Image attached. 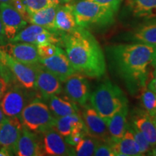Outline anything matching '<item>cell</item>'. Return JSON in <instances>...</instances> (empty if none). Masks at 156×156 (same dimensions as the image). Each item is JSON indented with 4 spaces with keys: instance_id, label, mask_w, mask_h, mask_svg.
<instances>
[{
    "instance_id": "1",
    "label": "cell",
    "mask_w": 156,
    "mask_h": 156,
    "mask_svg": "<svg viewBox=\"0 0 156 156\" xmlns=\"http://www.w3.org/2000/svg\"><path fill=\"white\" fill-rule=\"evenodd\" d=\"M155 46L141 44H119L108 48L114 69L132 94L146 87L147 68Z\"/></svg>"
},
{
    "instance_id": "2",
    "label": "cell",
    "mask_w": 156,
    "mask_h": 156,
    "mask_svg": "<svg viewBox=\"0 0 156 156\" xmlns=\"http://www.w3.org/2000/svg\"><path fill=\"white\" fill-rule=\"evenodd\" d=\"M62 40L66 54L76 73L91 78L104 75V54L96 38L86 28L79 27L74 32L64 35Z\"/></svg>"
},
{
    "instance_id": "3",
    "label": "cell",
    "mask_w": 156,
    "mask_h": 156,
    "mask_svg": "<svg viewBox=\"0 0 156 156\" xmlns=\"http://www.w3.org/2000/svg\"><path fill=\"white\" fill-rule=\"evenodd\" d=\"M90 105L105 121L127 105L128 100L119 87L105 80L90 95Z\"/></svg>"
},
{
    "instance_id": "4",
    "label": "cell",
    "mask_w": 156,
    "mask_h": 156,
    "mask_svg": "<svg viewBox=\"0 0 156 156\" xmlns=\"http://www.w3.org/2000/svg\"><path fill=\"white\" fill-rule=\"evenodd\" d=\"M71 7L78 26L86 29L112 25L116 12L111 7L89 0H80L71 4Z\"/></svg>"
},
{
    "instance_id": "5",
    "label": "cell",
    "mask_w": 156,
    "mask_h": 156,
    "mask_svg": "<svg viewBox=\"0 0 156 156\" xmlns=\"http://www.w3.org/2000/svg\"><path fill=\"white\" fill-rule=\"evenodd\" d=\"M20 119L25 128L37 134L54 128L56 120L48 105L38 98L25 106Z\"/></svg>"
},
{
    "instance_id": "6",
    "label": "cell",
    "mask_w": 156,
    "mask_h": 156,
    "mask_svg": "<svg viewBox=\"0 0 156 156\" xmlns=\"http://www.w3.org/2000/svg\"><path fill=\"white\" fill-rule=\"evenodd\" d=\"M0 64L9 69L23 88L36 89V67L35 65L23 64L12 58L0 50Z\"/></svg>"
},
{
    "instance_id": "7",
    "label": "cell",
    "mask_w": 156,
    "mask_h": 156,
    "mask_svg": "<svg viewBox=\"0 0 156 156\" xmlns=\"http://www.w3.org/2000/svg\"><path fill=\"white\" fill-rule=\"evenodd\" d=\"M39 64L55 75L62 83L70 76L76 73L66 52L59 47H58L57 51L53 56L48 58H40Z\"/></svg>"
},
{
    "instance_id": "8",
    "label": "cell",
    "mask_w": 156,
    "mask_h": 156,
    "mask_svg": "<svg viewBox=\"0 0 156 156\" xmlns=\"http://www.w3.org/2000/svg\"><path fill=\"white\" fill-rule=\"evenodd\" d=\"M83 119L87 133L98 140L112 143L106 121L98 114L91 105H85L83 112Z\"/></svg>"
},
{
    "instance_id": "9",
    "label": "cell",
    "mask_w": 156,
    "mask_h": 156,
    "mask_svg": "<svg viewBox=\"0 0 156 156\" xmlns=\"http://www.w3.org/2000/svg\"><path fill=\"white\" fill-rule=\"evenodd\" d=\"M23 125L18 116H5L0 124V146L15 153Z\"/></svg>"
},
{
    "instance_id": "10",
    "label": "cell",
    "mask_w": 156,
    "mask_h": 156,
    "mask_svg": "<svg viewBox=\"0 0 156 156\" xmlns=\"http://www.w3.org/2000/svg\"><path fill=\"white\" fill-rule=\"evenodd\" d=\"M64 90L70 100L84 106L89 100L90 84L85 76L75 73L64 82Z\"/></svg>"
},
{
    "instance_id": "11",
    "label": "cell",
    "mask_w": 156,
    "mask_h": 156,
    "mask_svg": "<svg viewBox=\"0 0 156 156\" xmlns=\"http://www.w3.org/2000/svg\"><path fill=\"white\" fill-rule=\"evenodd\" d=\"M0 50L23 64L35 65L39 63L37 46L24 42H9L0 46Z\"/></svg>"
},
{
    "instance_id": "12",
    "label": "cell",
    "mask_w": 156,
    "mask_h": 156,
    "mask_svg": "<svg viewBox=\"0 0 156 156\" xmlns=\"http://www.w3.org/2000/svg\"><path fill=\"white\" fill-rule=\"evenodd\" d=\"M0 17L2 22L5 38L9 41L13 39L27 25V21L9 4H0Z\"/></svg>"
},
{
    "instance_id": "13",
    "label": "cell",
    "mask_w": 156,
    "mask_h": 156,
    "mask_svg": "<svg viewBox=\"0 0 156 156\" xmlns=\"http://www.w3.org/2000/svg\"><path fill=\"white\" fill-rule=\"evenodd\" d=\"M36 89L42 98L48 100L52 95H58L62 91V82L41 64H36Z\"/></svg>"
},
{
    "instance_id": "14",
    "label": "cell",
    "mask_w": 156,
    "mask_h": 156,
    "mask_svg": "<svg viewBox=\"0 0 156 156\" xmlns=\"http://www.w3.org/2000/svg\"><path fill=\"white\" fill-rule=\"evenodd\" d=\"M26 93L20 87H12L4 95L0 101V106L5 116H18L28 103Z\"/></svg>"
},
{
    "instance_id": "15",
    "label": "cell",
    "mask_w": 156,
    "mask_h": 156,
    "mask_svg": "<svg viewBox=\"0 0 156 156\" xmlns=\"http://www.w3.org/2000/svg\"><path fill=\"white\" fill-rule=\"evenodd\" d=\"M43 134V149L45 155L52 156L75 155V150L70 148L63 136L54 128Z\"/></svg>"
},
{
    "instance_id": "16",
    "label": "cell",
    "mask_w": 156,
    "mask_h": 156,
    "mask_svg": "<svg viewBox=\"0 0 156 156\" xmlns=\"http://www.w3.org/2000/svg\"><path fill=\"white\" fill-rule=\"evenodd\" d=\"M15 153L18 156L45 155L42 142H41L36 133L27 129L24 126L17 142Z\"/></svg>"
},
{
    "instance_id": "17",
    "label": "cell",
    "mask_w": 156,
    "mask_h": 156,
    "mask_svg": "<svg viewBox=\"0 0 156 156\" xmlns=\"http://www.w3.org/2000/svg\"><path fill=\"white\" fill-rule=\"evenodd\" d=\"M132 123L143 134L153 147L156 145V124L151 115L142 109L132 113Z\"/></svg>"
},
{
    "instance_id": "18",
    "label": "cell",
    "mask_w": 156,
    "mask_h": 156,
    "mask_svg": "<svg viewBox=\"0 0 156 156\" xmlns=\"http://www.w3.org/2000/svg\"><path fill=\"white\" fill-rule=\"evenodd\" d=\"M54 129L63 137H67L73 133L82 132H87L85 123L80 114L56 118Z\"/></svg>"
},
{
    "instance_id": "19",
    "label": "cell",
    "mask_w": 156,
    "mask_h": 156,
    "mask_svg": "<svg viewBox=\"0 0 156 156\" xmlns=\"http://www.w3.org/2000/svg\"><path fill=\"white\" fill-rule=\"evenodd\" d=\"M128 106H124L106 121L112 142H117L124 136L127 129Z\"/></svg>"
},
{
    "instance_id": "20",
    "label": "cell",
    "mask_w": 156,
    "mask_h": 156,
    "mask_svg": "<svg viewBox=\"0 0 156 156\" xmlns=\"http://www.w3.org/2000/svg\"><path fill=\"white\" fill-rule=\"evenodd\" d=\"M55 27L56 30L66 34L73 33L80 27L76 23L70 3L58 5L55 17Z\"/></svg>"
},
{
    "instance_id": "21",
    "label": "cell",
    "mask_w": 156,
    "mask_h": 156,
    "mask_svg": "<svg viewBox=\"0 0 156 156\" xmlns=\"http://www.w3.org/2000/svg\"><path fill=\"white\" fill-rule=\"evenodd\" d=\"M115 155L140 156L142 155L131 130L127 127L124 136L117 142L111 143Z\"/></svg>"
},
{
    "instance_id": "22",
    "label": "cell",
    "mask_w": 156,
    "mask_h": 156,
    "mask_svg": "<svg viewBox=\"0 0 156 156\" xmlns=\"http://www.w3.org/2000/svg\"><path fill=\"white\" fill-rule=\"evenodd\" d=\"M48 108L56 118L79 114L77 103L67 97H60L57 95H52L48 99Z\"/></svg>"
},
{
    "instance_id": "23",
    "label": "cell",
    "mask_w": 156,
    "mask_h": 156,
    "mask_svg": "<svg viewBox=\"0 0 156 156\" xmlns=\"http://www.w3.org/2000/svg\"><path fill=\"white\" fill-rule=\"evenodd\" d=\"M57 7L58 5H53L36 12L30 13L28 22L41 26L52 32H56L55 17Z\"/></svg>"
},
{
    "instance_id": "24",
    "label": "cell",
    "mask_w": 156,
    "mask_h": 156,
    "mask_svg": "<svg viewBox=\"0 0 156 156\" xmlns=\"http://www.w3.org/2000/svg\"><path fill=\"white\" fill-rule=\"evenodd\" d=\"M126 5L134 16L156 17V0H126Z\"/></svg>"
},
{
    "instance_id": "25",
    "label": "cell",
    "mask_w": 156,
    "mask_h": 156,
    "mask_svg": "<svg viewBox=\"0 0 156 156\" xmlns=\"http://www.w3.org/2000/svg\"><path fill=\"white\" fill-rule=\"evenodd\" d=\"M132 39L138 43L156 46V20L136 28L132 33Z\"/></svg>"
},
{
    "instance_id": "26",
    "label": "cell",
    "mask_w": 156,
    "mask_h": 156,
    "mask_svg": "<svg viewBox=\"0 0 156 156\" xmlns=\"http://www.w3.org/2000/svg\"><path fill=\"white\" fill-rule=\"evenodd\" d=\"M45 29L41 26L32 24L23 28L9 42H24L36 45L37 36Z\"/></svg>"
},
{
    "instance_id": "27",
    "label": "cell",
    "mask_w": 156,
    "mask_h": 156,
    "mask_svg": "<svg viewBox=\"0 0 156 156\" xmlns=\"http://www.w3.org/2000/svg\"><path fill=\"white\" fill-rule=\"evenodd\" d=\"M98 144V140L93 136L87 135L75 146V155L91 156L93 155L95 147Z\"/></svg>"
},
{
    "instance_id": "28",
    "label": "cell",
    "mask_w": 156,
    "mask_h": 156,
    "mask_svg": "<svg viewBox=\"0 0 156 156\" xmlns=\"http://www.w3.org/2000/svg\"><path fill=\"white\" fill-rule=\"evenodd\" d=\"M141 103L144 110L153 117L156 112V95L147 87L142 90Z\"/></svg>"
},
{
    "instance_id": "29",
    "label": "cell",
    "mask_w": 156,
    "mask_h": 156,
    "mask_svg": "<svg viewBox=\"0 0 156 156\" xmlns=\"http://www.w3.org/2000/svg\"><path fill=\"white\" fill-rule=\"evenodd\" d=\"M127 127L129 129L131 130V132H132L134 140H135L136 142L137 143L138 146H139L140 152L142 153V155L147 154L148 152L151 150L152 147L151 145H150V143L148 142L147 140H146V138L144 136L143 134L136 129V126H134L132 123L128 124Z\"/></svg>"
},
{
    "instance_id": "30",
    "label": "cell",
    "mask_w": 156,
    "mask_h": 156,
    "mask_svg": "<svg viewBox=\"0 0 156 156\" xmlns=\"http://www.w3.org/2000/svg\"><path fill=\"white\" fill-rule=\"evenodd\" d=\"M23 2L26 7L28 15L30 13L36 12L43 9L47 8L54 5L49 0H22Z\"/></svg>"
},
{
    "instance_id": "31",
    "label": "cell",
    "mask_w": 156,
    "mask_h": 156,
    "mask_svg": "<svg viewBox=\"0 0 156 156\" xmlns=\"http://www.w3.org/2000/svg\"><path fill=\"white\" fill-rule=\"evenodd\" d=\"M58 46L53 44H46L37 46V50L40 58H48L55 54Z\"/></svg>"
},
{
    "instance_id": "32",
    "label": "cell",
    "mask_w": 156,
    "mask_h": 156,
    "mask_svg": "<svg viewBox=\"0 0 156 156\" xmlns=\"http://www.w3.org/2000/svg\"><path fill=\"white\" fill-rule=\"evenodd\" d=\"M95 156H115L114 152L111 144L104 143L98 144L93 153Z\"/></svg>"
},
{
    "instance_id": "33",
    "label": "cell",
    "mask_w": 156,
    "mask_h": 156,
    "mask_svg": "<svg viewBox=\"0 0 156 156\" xmlns=\"http://www.w3.org/2000/svg\"><path fill=\"white\" fill-rule=\"evenodd\" d=\"M12 5L15 7V9L18 12L21 16L23 17V19L28 23V12L27 11L26 7L23 2L22 0H12Z\"/></svg>"
},
{
    "instance_id": "34",
    "label": "cell",
    "mask_w": 156,
    "mask_h": 156,
    "mask_svg": "<svg viewBox=\"0 0 156 156\" xmlns=\"http://www.w3.org/2000/svg\"><path fill=\"white\" fill-rule=\"evenodd\" d=\"M87 132H77V133H73L70 134L69 136L65 137V142H67L68 145L72 146H75L80 140L83 139L84 136L87 135Z\"/></svg>"
},
{
    "instance_id": "35",
    "label": "cell",
    "mask_w": 156,
    "mask_h": 156,
    "mask_svg": "<svg viewBox=\"0 0 156 156\" xmlns=\"http://www.w3.org/2000/svg\"><path fill=\"white\" fill-rule=\"evenodd\" d=\"M89 1L93 2L101 5L107 6L117 12L122 0H89Z\"/></svg>"
},
{
    "instance_id": "36",
    "label": "cell",
    "mask_w": 156,
    "mask_h": 156,
    "mask_svg": "<svg viewBox=\"0 0 156 156\" xmlns=\"http://www.w3.org/2000/svg\"><path fill=\"white\" fill-rule=\"evenodd\" d=\"M8 81L5 77L0 76V101L8 90Z\"/></svg>"
},
{
    "instance_id": "37",
    "label": "cell",
    "mask_w": 156,
    "mask_h": 156,
    "mask_svg": "<svg viewBox=\"0 0 156 156\" xmlns=\"http://www.w3.org/2000/svg\"><path fill=\"white\" fill-rule=\"evenodd\" d=\"M147 88L151 90V91L156 95V69H155L153 73V77L151 79V80L149 82L147 85Z\"/></svg>"
},
{
    "instance_id": "38",
    "label": "cell",
    "mask_w": 156,
    "mask_h": 156,
    "mask_svg": "<svg viewBox=\"0 0 156 156\" xmlns=\"http://www.w3.org/2000/svg\"><path fill=\"white\" fill-rule=\"evenodd\" d=\"M5 33H4V28H3V25L2 22L1 17H0V45H4L5 44Z\"/></svg>"
},
{
    "instance_id": "39",
    "label": "cell",
    "mask_w": 156,
    "mask_h": 156,
    "mask_svg": "<svg viewBox=\"0 0 156 156\" xmlns=\"http://www.w3.org/2000/svg\"><path fill=\"white\" fill-rule=\"evenodd\" d=\"M49 1L51 2L54 5H62V4L70 3L71 2H73V0H49Z\"/></svg>"
},
{
    "instance_id": "40",
    "label": "cell",
    "mask_w": 156,
    "mask_h": 156,
    "mask_svg": "<svg viewBox=\"0 0 156 156\" xmlns=\"http://www.w3.org/2000/svg\"><path fill=\"white\" fill-rule=\"evenodd\" d=\"M12 155L8 150L0 146V156H9Z\"/></svg>"
},
{
    "instance_id": "41",
    "label": "cell",
    "mask_w": 156,
    "mask_h": 156,
    "mask_svg": "<svg viewBox=\"0 0 156 156\" xmlns=\"http://www.w3.org/2000/svg\"><path fill=\"white\" fill-rule=\"evenodd\" d=\"M151 64L153 66L155 69H156V46L155 48V51H154L153 53V58H152V62H151Z\"/></svg>"
},
{
    "instance_id": "42",
    "label": "cell",
    "mask_w": 156,
    "mask_h": 156,
    "mask_svg": "<svg viewBox=\"0 0 156 156\" xmlns=\"http://www.w3.org/2000/svg\"><path fill=\"white\" fill-rule=\"evenodd\" d=\"M147 155L156 156V145L153 146V147L151 148V150L148 152V153L147 154Z\"/></svg>"
},
{
    "instance_id": "43",
    "label": "cell",
    "mask_w": 156,
    "mask_h": 156,
    "mask_svg": "<svg viewBox=\"0 0 156 156\" xmlns=\"http://www.w3.org/2000/svg\"><path fill=\"white\" fill-rule=\"evenodd\" d=\"M5 118V114H4L2 110L1 106H0V124H1L2 122L3 119Z\"/></svg>"
},
{
    "instance_id": "44",
    "label": "cell",
    "mask_w": 156,
    "mask_h": 156,
    "mask_svg": "<svg viewBox=\"0 0 156 156\" xmlns=\"http://www.w3.org/2000/svg\"><path fill=\"white\" fill-rule=\"evenodd\" d=\"M12 0H0V4L6 3V4H9V5H12Z\"/></svg>"
},
{
    "instance_id": "45",
    "label": "cell",
    "mask_w": 156,
    "mask_h": 156,
    "mask_svg": "<svg viewBox=\"0 0 156 156\" xmlns=\"http://www.w3.org/2000/svg\"><path fill=\"white\" fill-rule=\"evenodd\" d=\"M153 119H154V121H155V122L156 124V112L155 113V114H154V116H153Z\"/></svg>"
},
{
    "instance_id": "46",
    "label": "cell",
    "mask_w": 156,
    "mask_h": 156,
    "mask_svg": "<svg viewBox=\"0 0 156 156\" xmlns=\"http://www.w3.org/2000/svg\"><path fill=\"white\" fill-rule=\"evenodd\" d=\"M0 73H1V71H0Z\"/></svg>"
}]
</instances>
